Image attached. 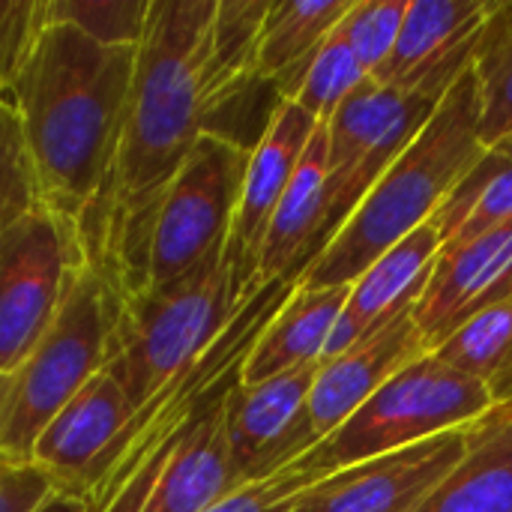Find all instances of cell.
Masks as SVG:
<instances>
[{"instance_id": "cell-4", "label": "cell", "mask_w": 512, "mask_h": 512, "mask_svg": "<svg viewBox=\"0 0 512 512\" xmlns=\"http://www.w3.org/2000/svg\"><path fill=\"white\" fill-rule=\"evenodd\" d=\"M294 288L297 282L285 279L261 282L240 303L219 339L129 417L126 429L87 480L81 498L87 512L108 510L135 480L168 459L216 408L225 405L228 393L243 381L258 336Z\"/></svg>"}, {"instance_id": "cell-31", "label": "cell", "mask_w": 512, "mask_h": 512, "mask_svg": "<svg viewBox=\"0 0 512 512\" xmlns=\"http://www.w3.org/2000/svg\"><path fill=\"white\" fill-rule=\"evenodd\" d=\"M48 24V0H0V93L12 96V84Z\"/></svg>"}, {"instance_id": "cell-15", "label": "cell", "mask_w": 512, "mask_h": 512, "mask_svg": "<svg viewBox=\"0 0 512 512\" xmlns=\"http://www.w3.org/2000/svg\"><path fill=\"white\" fill-rule=\"evenodd\" d=\"M512 300V225L465 246L441 249L414 321L435 351L480 312Z\"/></svg>"}, {"instance_id": "cell-16", "label": "cell", "mask_w": 512, "mask_h": 512, "mask_svg": "<svg viewBox=\"0 0 512 512\" xmlns=\"http://www.w3.org/2000/svg\"><path fill=\"white\" fill-rule=\"evenodd\" d=\"M423 354H429L426 339L414 321V312H408L339 357L321 360L309 390V423L318 444Z\"/></svg>"}, {"instance_id": "cell-13", "label": "cell", "mask_w": 512, "mask_h": 512, "mask_svg": "<svg viewBox=\"0 0 512 512\" xmlns=\"http://www.w3.org/2000/svg\"><path fill=\"white\" fill-rule=\"evenodd\" d=\"M321 123L312 120L297 102L285 99L276 105L267 129L261 132L258 144L249 153L231 237L225 246V258L234 273L237 291L246 297L258 282V255L264 246V234L270 228L273 210L279 207L315 129Z\"/></svg>"}, {"instance_id": "cell-14", "label": "cell", "mask_w": 512, "mask_h": 512, "mask_svg": "<svg viewBox=\"0 0 512 512\" xmlns=\"http://www.w3.org/2000/svg\"><path fill=\"white\" fill-rule=\"evenodd\" d=\"M489 0H408L390 60L372 75L387 87L450 93L474 66Z\"/></svg>"}, {"instance_id": "cell-33", "label": "cell", "mask_w": 512, "mask_h": 512, "mask_svg": "<svg viewBox=\"0 0 512 512\" xmlns=\"http://www.w3.org/2000/svg\"><path fill=\"white\" fill-rule=\"evenodd\" d=\"M51 492L57 486L39 465L0 456V512H36Z\"/></svg>"}, {"instance_id": "cell-20", "label": "cell", "mask_w": 512, "mask_h": 512, "mask_svg": "<svg viewBox=\"0 0 512 512\" xmlns=\"http://www.w3.org/2000/svg\"><path fill=\"white\" fill-rule=\"evenodd\" d=\"M330 168L327 129L318 126L279 207L273 210L258 255V282H300L330 243Z\"/></svg>"}, {"instance_id": "cell-11", "label": "cell", "mask_w": 512, "mask_h": 512, "mask_svg": "<svg viewBox=\"0 0 512 512\" xmlns=\"http://www.w3.org/2000/svg\"><path fill=\"white\" fill-rule=\"evenodd\" d=\"M315 369L318 363L258 384L240 381L228 393L225 438L240 486L285 471L318 444L309 423V390Z\"/></svg>"}, {"instance_id": "cell-3", "label": "cell", "mask_w": 512, "mask_h": 512, "mask_svg": "<svg viewBox=\"0 0 512 512\" xmlns=\"http://www.w3.org/2000/svg\"><path fill=\"white\" fill-rule=\"evenodd\" d=\"M486 150L489 147L480 141L477 75L468 69L417 138L375 180L297 285L348 288L375 258L429 225L453 186Z\"/></svg>"}, {"instance_id": "cell-25", "label": "cell", "mask_w": 512, "mask_h": 512, "mask_svg": "<svg viewBox=\"0 0 512 512\" xmlns=\"http://www.w3.org/2000/svg\"><path fill=\"white\" fill-rule=\"evenodd\" d=\"M429 354L483 384L495 405H512V300L480 312Z\"/></svg>"}, {"instance_id": "cell-22", "label": "cell", "mask_w": 512, "mask_h": 512, "mask_svg": "<svg viewBox=\"0 0 512 512\" xmlns=\"http://www.w3.org/2000/svg\"><path fill=\"white\" fill-rule=\"evenodd\" d=\"M345 300L348 288L297 285L279 306L267 330L258 336L243 369V384H258L282 372L321 363Z\"/></svg>"}, {"instance_id": "cell-35", "label": "cell", "mask_w": 512, "mask_h": 512, "mask_svg": "<svg viewBox=\"0 0 512 512\" xmlns=\"http://www.w3.org/2000/svg\"><path fill=\"white\" fill-rule=\"evenodd\" d=\"M489 150H495L498 156H504V159H512V132L510 135H504L495 147H489Z\"/></svg>"}, {"instance_id": "cell-12", "label": "cell", "mask_w": 512, "mask_h": 512, "mask_svg": "<svg viewBox=\"0 0 512 512\" xmlns=\"http://www.w3.org/2000/svg\"><path fill=\"white\" fill-rule=\"evenodd\" d=\"M468 426L348 465L306 486L291 512H414L465 453Z\"/></svg>"}, {"instance_id": "cell-34", "label": "cell", "mask_w": 512, "mask_h": 512, "mask_svg": "<svg viewBox=\"0 0 512 512\" xmlns=\"http://www.w3.org/2000/svg\"><path fill=\"white\" fill-rule=\"evenodd\" d=\"M36 512H87L84 501L75 498V495H66V492H51L45 498V504Z\"/></svg>"}, {"instance_id": "cell-8", "label": "cell", "mask_w": 512, "mask_h": 512, "mask_svg": "<svg viewBox=\"0 0 512 512\" xmlns=\"http://www.w3.org/2000/svg\"><path fill=\"white\" fill-rule=\"evenodd\" d=\"M249 153L252 150L210 132L195 141L153 219L147 288L171 285L225 252Z\"/></svg>"}, {"instance_id": "cell-19", "label": "cell", "mask_w": 512, "mask_h": 512, "mask_svg": "<svg viewBox=\"0 0 512 512\" xmlns=\"http://www.w3.org/2000/svg\"><path fill=\"white\" fill-rule=\"evenodd\" d=\"M234 489L240 483L228 453L222 405L105 512H207Z\"/></svg>"}, {"instance_id": "cell-29", "label": "cell", "mask_w": 512, "mask_h": 512, "mask_svg": "<svg viewBox=\"0 0 512 512\" xmlns=\"http://www.w3.org/2000/svg\"><path fill=\"white\" fill-rule=\"evenodd\" d=\"M150 0H48V21L69 24L99 45H138Z\"/></svg>"}, {"instance_id": "cell-1", "label": "cell", "mask_w": 512, "mask_h": 512, "mask_svg": "<svg viewBox=\"0 0 512 512\" xmlns=\"http://www.w3.org/2000/svg\"><path fill=\"white\" fill-rule=\"evenodd\" d=\"M216 0H150L108 192L78 231L87 267L114 303L147 288V252L159 201L207 132V39Z\"/></svg>"}, {"instance_id": "cell-26", "label": "cell", "mask_w": 512, "mask_h": 512, "mask_svg": "<svg viewBox=\"0 0 512 512\" xmlns=\"http://www.w3.org/2000/svg\"><path fill=\"white\" fill-rule=\"evenodd\" d=\"M471 69L480 90V141L495 147L512 132V0H489Z\"/></svg>"}, {"instance_id": "cell-30", "label": "cell", "mask_w": 512, "mask_h": 512, "mask_svg": "<svg viewBox=\"0 0 512 512\" xmlns=\"http://www.w3.org/2000/svg\"><path fill=\"white\" fill-rule=\"evenodd\" d=\"M405 12L408 0H354L336 24V33L351 45L369 78L390 60Z\"/></svg>"}, {"instance_id": "cell-7", "label": "cell", "mask_w": 512, "mask_h": 512, "mask_svg": "<svg viewBox=\"0 0 512 512\" xmlns=\"http://www.w3.org/2000/svg\"><path fill=\"white\" fill-rule=\"evenodd\" d=\"M492 408L495 402L483 384L441 363L435 354H423L393 375L333 435L300 456L297 465L312 483H318L348 465L465 429Z\"/></svg>"}, {"instance_id": "cell-28", "label": "cell", "mask_w": 512, "mask_h": 512, "mask_svg": "<svg viewBox=\"0 0 512 512\" xmlns=\"http://www.w3.org/2000/svg\"><path fill=\"white\" fill-rule=\"evenodd\" d=\"M45 207L15 99L0 93V231Z\"/></svg>"}, {"instance_id": "cell-27", "label": "cell", "mask_w": 512, "mask_h": 512, "mask_svg": "<svg viewBox=\"0 0 512 512\" xmlns=\"http://www.w3.org/2000/svg\"><path fill=\"white\" fill-rule=\"evenodd\" d=\"M366 69L360 66L357 54L351 51V45L333 30L327 36V42L315 51V57L309 60L297 93L291 102H297L312 120H318L321 126L339 111V105L366 81Z\"/></svg>"}, {"instance_id": "cell-9", "label": "cell", "mask_w": 512, "mask_h": 512, "mask_svg": "<svg viewBox=\"0 0 512 512\" xmlns=\"http://www.w3.org/2000/svg\"><path fill=\"white\" fill-rule=\"evenodd\" d=\"M84 264L78 231L48 207L0 231V375L33 354Z\"/></svg>"}, {"instance_id": "cell-18", "label": "cell", "mask_w": 512, "mask_h": 512, "mask_svg": "<svg viewBox=\"0 0 512 512\" xmlns=\"http://www.w3.org/2000/svg\"><path fill=\"white\" fill-rule=\"evenodd\" d=\"M441 252V234L429 222L369 264L351 285L321 360L339 357L360 339L414 312Z\"/></svg>"}, {"instance_id": "cell-32", "label": "cell", "mask_w": 512, "mask_h": 512, "mask_svg": "<svg viewBox=\"0 0 512 512\" xmlns=\"http://www.w3.org/2000/svg\"><path fill=\"white\" fill-rule=\"evenodd\" d=\"M312 486V480L300 471V465H288L285 471L258 480V483H246L240 489H234L228 498H222L216 507L207 512H291L294 498Z\"/></svg>"}, {"instance_id": "cell-24", "label": "cell", "mask_w": 512, "mask_h": 512, "mask_svg": "<svg viewBox=\"0 0 512 512\" xmlns=\"http://www.w3.org/2000/svg\"><path fill=\"white\" fill-rule=\"evenodd\" d=\"M432 225L441 234V249L465 246L483 234L510 228L512 159L486 150L444 198Z\"/></svg>"}, {"instance_id": "cell-10", "label": "cell", "mask_w": 512, "mask_h": 512, "mask_svg": "<svg viewBox=\"0 0 512 512\" xmlns=\"http://www.w3.org/2000/svg\"><path fill=\"white\" fill-rule=\"evenodd\" d=\"M444 96L447 93L429 87L402 90L366 78L324 123L333 237L375 186V180L429 123Z\"/></svg>"}, {"instance_id": "cell-23", "label": "cell", "mask_w": 512, "mask_h": 512, "mask_svg": "<svg viewBox=\"0 0 512 512\" xmlns=\"http://www.w3.org/2000/svg\"><path fill=\"white\" fill-rule=\"evenodd\" d=\"M354 0H270L258 33V78L267 81L279 99H294L297 84L345 18Z\"/></svg>"}, {"instance_id": "cell-17", "label": "cell", "mask_w": 512, "mask_h": 512, "mask_svg": "<svg viewBox=\"0 0 512 512\" xmlns=\"http://www.w3.org/2000/svg\"><path fill=\"white\" fill-rule=\"evenodd\" d=\"M123 387L102 369L96 372L42 429L33 444L39 465L57 492L84 498L87 480L132 417Z\"/></svg>"}, {"instance_id": "cell-21", "label": "cell", "mask_w": 512, "mask_h": 512, "mask_svg": "<svg viewBox=\"0 0 512 512\" xmlns=\"http://www.w3.org/2000/svg\"><path fill=\"white\" fill-rule=\"evenodd\" d=\"M414 512H512V405L468 426L465 453Z\"/></svg>"}, {"instance_id": "cell-6", "label": "cell", "mask_w": 512, "mask_h": 512, "mask_svg": "<svg viewBox=\"0 0 512 512\" xmlns=\"http://www.w3.org/2000/svg\"><path fill=\"white\" fill-rule=\"evenodd\" d=\"M114 297L87 264L72 279L66 300L33 348L12 372L0 375V456L33 462V444L54 414L105 369Z\"/></svg>"}, {"instance_id": "cell-5", "label": "cell", "mask_w": 512, "mask_h": 512, "mask_svg": "<svg viewBox=\"0 0 512 512\" xmlns=\"http://www.w3.org/2000/svg\"><path fill=\"white\" fill-rule=\"evenodd\" d=\"M246 297L222 252L171 285L144 288L114 303L105 372L123 387L132 411L195 363Z\"/></svg>"}, {"instance_id": "cell-2", "label": "cell", "mask_w": 512, "mask_h": 512, "mask_svg": "<svg viewBox=\"0 0 512 512\" xmlns=\"http://www.w3.org/2000/svg\"><path fill=\"white\" fill-rule=\"evenodd\" d=\"M138 45H99L48 24L12 84L45 207L81 231L99 210L123 138Z\"/></svg>"}]
</instances>
